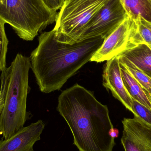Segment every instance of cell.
<instances>
[{
    "label": "cell",
    "mask_w": 151,
    "mask_h": 151,
    "mask_svg": "<svg viewBox=\"0 0 151 151\" xmlns=\"http://www.w3.org/2000/svg\"><path fill=\"white\" fill-rule=\"evenodd\" d=\"M57 111L69 126L79 151H113V125L106 105L93 92L76 83L62 91Z\"/></svg>",
    "instance_id": "6da1fadb"
},
{
    "label": "cell",
    "mask_w": 151,
    "mask_h": 151,
    "mask_svg": "<svg viewBox=\"0 0 151 151\" xmlns=\"http://www.w3.org/2000/svg\"><path fill=\"white\" fill-rule=\"evenodd\" d=\"M104 38H89L74 44L59 42L54 30L44 32L30 55L31 68L40 90L49 93L59 90L100 47Z\"/></svg>",
    "instance_id": "7a4b0ae2"
},
{
    "label": "cell",
    "mask_w": 151,
    "mask_h": 151,
    "mask_svg": "<svg viewBox=\"0 0 151 151\" xmlns=\"http://www.w3.org/2000/svg\"><path fill=\"white\" fill-rule=\"evenodd\" d=\"M29 58L18 54L1 72L0 94L3 99L0 112V134L8 139L24 127L26 120L29 90Z\"/></svg>",
    "instance_id": "3957f363"
},
{
    "label": "cell",
    "mask_w": 151,
    "mask_h": 151,
    "mask_svg": "<svg viewBox=\"0 0 151 151\" xmlns=\"http://www.w3.org/2000/svg\"><path fill=\"white\" fill-rule=\"evenodd\" d=\"M58 13L42 0H0V20L9 25L19 38L32 41L56 22Z\"/></svg>",
    "instance_id": "277c9868"
},
{
    "label": "cell",
    "mask_w": 151,
    "mask_h": 151,
    "mask_svg": "<svg viewBox=\"0 0 151 151\" xmlns=\"http://www.w3.org/2000/svg\"><path fill=\"white\" fill-rule=\"evenodd\" d=\"M108 0H65L53 30L59 42L73 44L80 37L92 17Z\"/></svg>",
    "instance_id": "5b68a950"
},
{
    "label": "cell",
    "mask_w": 151,
    "mask_h": 151,
    "mask_svg": "<svg viewBox=\"0 0 151 151\" xmlns=\"http://www.w3.org/2000/svg\"><path fill=\"white\" fill-rule=\"evenodd\" d=\"M128 17L120 0H108L88 23L79 42L98 36L106 39Z\"/></svg>",
    "instance_id": "8992f818"
},
{
    "label": "cell",
    "mask_w": 151,
    "mask_h": 151,
    "mask_svg": "<svg viewBox=\"0 0 151 151\" xmlns=\"http://www.w3.org/2000/svg\"><path fill=\"white\" fill-rule=\"evenodd\" d=\"M133 37L131 19L128 17L105 39L102 46L92 56L91 62L99 63L108 61L134 47Z\"/></svg>",
    "instance_id": "52a82bcc"
},
{
    "label": "cell",
    "mask_w": 151,
    "mask_h": 151,
    "mask_svg": "<svg viewBox=\"0 0 151 151\" xmlns=\"http://www.w3.org/2000/svg\"><path fill=\"white\" fill-rule=\"evenodd\" d=\"M121 143L125 151H151V126L137 117L124 118Z\"/></svg>",
    "instance_id": "ba28073f"
},
{
    "label": "cell",
    "mask_w": 151,
    "mask_h": 151,
    "mask_svg": "<svg viewBox=\"0 0 151 151\" xmlns=\"http://www.w3.org/2000/svg\"><path fill=\"white\" fill-rule=\"evenodd\" d=\"M103 79L104 87L110 90L114 97L132 112V99L128 93L122 81L119 55L106 61Z\"/></svg>",
    "instance_id": "9c48e42d"
},
{
    "label": "cell",
    "mask_w": 151,
    "mask_h": 151,
    "mask_svg": "<svg viewBox=\"0 0 151 151\" xmlns=\"http://www.w3.org/2000/svg\"><path fill=\"white\" fill-rule=\"evenodd\" d=\"M41 120L24 127L15 135L0 141V151H33V146L40 140V136L45 128Z\"/></svg>",
    "instance_id": "30bf717a"
},
{
    "label": "cell",
    "mask_w": 151,
    "mask_h": 151,
    "mask_svg": "<svg viewBox=\"0 0 151 151\" xmlns=\"http://www.w3.org/2000/svg\"><path fill=\"white\" fill-rule=\"evenodd\" d=\"M119 55L126 58L151 77V48L148 45L145 44L136 45Z\"/></svg>",
    "instance_id": "8fae6325"
},
{
    "label": "cell",
    "mask_w": 151,
    "mask_h": 151,
    "mask_svg": "<svg viewBox=\"0 0 151 151\" xmlns=\"http://www.w3.org/2000/svg\"><path fill=\"white\" fill-rule=\"evenodd\" d=\"M120 66L122 81L129 96L151 109V94L141 86L123 64L120 63Z\"/></svg>",
    "instance_id": "7c38bea8"
},
{
    "label": "cell",
    "mask_w": 151,
    "mask_h": 151,
    "mask_svg": "<svg viewBox=\"0 0 151 151\" xmlns=\"http://www.w3.org/2000/svg\"><path fill=\"white\" fill-rule=\"evenodd\" d=\"M131 19L142 17L151 22V0H120Z\"/></svg>",
    "instance_id": "4fadbf2b"
},
{
    "label": "cell",
    "mask_w": 151,
    "mask_h": 151,
    "mask_svg": "<svg viewBox=\"0 0 151 151\" xmlns=\"http://www.w3.org/2000/svg\"><path fill=\"white\" fill-rule=\"evenodd\" d=\"M131 21L135 46L140 44L151 46V22L141 17Z\"/></svg>",
    "instance_id": "5bb4252c"
},
{
    "label": "cell",
    "mask_w": 151,
    "mask_h": 151,
    "mask_svg": "<svg viewBox=\"0 0 151 151\" xmlns=\"http://www.w3.org/2000/svg\"><path fill=\"white\" fill-rule=\"evenodd\" d=\"M119 63L123 64L141 86L151 94V77L143 72L126 58L121 55H119Z\"/></svg>",
    "instance_id": "9a60e30c"
},
{
    "label": "cell",
    "mask_w": 151,
    "mask_h": 151,
    "mask_svg": "<svg viewBox=\"0 0 151 151\" xmlns=\"http://www.w3.org/2000/svg\"><path fill=\"white\" fill-rule=\"evenodd\" d=\"M5 24L4 22L0 20V72L6 68V55L9 41L5 33Z\"/></svg>",
    "instance_id": "2e32d148"
},
{
    "label": "cell",
    "mask_w": 151,
    "mask_h": 151,
    "mask_svg": "<svg viewBox=\"0 0 151 151\" xmlns=\"http://www.w3.org/2000/svg\"><path fill=\"white\" fill-rule=\"evenodd\" d=\"M132 102V113L134 116L138 117L151 126V109L133 99Z\"/></svg>",
    "instance_id": "e0dca14e"
},
{
    "label": "cell",
    "mask_w": 151,
    "mask_h": 151,
    "mask_svg": "<svg viewBox=\"0 0 151 151\" xmlns=\"http://www.w3.org/2000/svg\"><path fill=\"white\" fill-rule=\"evenodd\" d=\"M44 5L51 11H56L61 9L64 4L65 0H42Z\"/></svg>",
    "instance_id": "ac0fdd59"
},
{
    "label": "cell",
    "mask_w": 151,
    "mask_h": 151,
    "mask_svg": "<svg viewBox=\"0 0 151 151\" xmlns=\"http://www.w3.org/2000/svg\"><path fill=\"white\" fill-rule=\"evenodd\" d=\"M119 135V130L117 129H115L114 128L111 131V136L113 138H117L118 137Z\"/></svg>",
    "instance_id": "d6986e66"
},
{
    "label": "cell",
    "mask_w": 151,
    "mask_h": 151,
    "mask_svg": "<svg viewBox=\"0 0 151 151\" xmlns=\"http://www.w3.org/2000/svg\"><path fill=\"white\" fill-rule=\"evenodd\" d=\"M3 104V99L2 97L0 94V112L2 109Z\"/></svg>",
    "instance_id": "ffe728a7"
},
{
    "label": "cell",
    "mask_w": 151,
    "mask_h": 151,
    "mask_svg": "<svg viewBox=\"0 0 151 151\" xmlns=\"http://www.w3.org/2000/svg\"><path fill=\"white\" fill-rule=\"evenodd\" d=\"M149 46V47H150V48H151V46Z\"/></svg>",
    "instance_id": "44dd1931"
}]
</instances>
